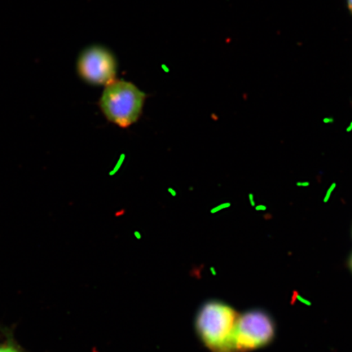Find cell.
<instances>
[{"instance_id": "obj_1", "label": "cell", "mask_w": 352, "mask_h": 352, "mask_svg": "<svg viewBox=\"0 0 352 352\" xmlns=\"http://www.w3.org/2000/svg\"><path fill=\"white\" fill-rule=\"evenodd\" d=\"M239 316L226 303L206 302L196 316L197 336L211 352H234L233 338Z\"/></svg>"}, {"instance_id": "obj_2", "label": "cell", "mask_w": 352, "mask_h": 352, "mask_svg": "<svg viewBox=\"0 0 352 352\" xmlns=\"http://www.w3.org/2000/svg\"><path fill=\"white\" fill-rule=\"evenodd\" d=\"M145 99L146 95L133 83L116 79L105 86L99 104L110 122L126 129L142 116Z\"/></svg>"}, {"instance_id": "obj_3", "label": "cell", "mask_w": 352, "mask_h": 352, "mask_svg": "<svg viewBox=\"0 0 352 352\" xmlns=\"http://www.w3.org/2000/svg\"><path fill=\"white\" fill-rule=\"evenodd\" d=\"M275 336V325L270 316L262 310H252L240 315L237 320L233 349L249 352L270 344Z\"/></svg>"}, {"instance_id": "obj_4", "label": "cell", "mask_w": 352, "mask_h": 352, "mask_svg": "<svg viewBox=\"0 0 352 352\" xmlns=\"http://www.w3.org/2000/svg\"><path fill=\"white\" fill-rule=\"evenodd\" d=\"M77 68L83 80L92 85L107 86L116 78V57L103 47H87L79 56Z\"/></svg>"}, {"instance_id": "obj_5", "label": "cell", "mask_w": 352, "mask_h": 352, "mask_svg": "<svg viewBox=\"0 0 352 352\" xmlns=\"http://www.w3.org/2000/svg\"><path fill=\"white\" fill-rule=\"evenodd\" d=\"M1 338H0V352H26L16 340L14 333L12 329H0Z\"/></svg>"}, {"instance_id": "obj_6", "label": "cell", "mask_w": 352, "mask_h": 352, "mask_svg": "<svg viewBox=\"0 0 352 352\" xmlns=\"http://www.w3.org/2000/svg\"><path fill=\"white\" fill-rule=\"evenodd\" d=\"M347 4H349V10L352 13V0H347Z\"/></svg>"}, {"instance_id": "obj_7", "label": "cell", "mask_w": 352, "mask_h": 352, "mask_svg": "<svg viewBox=\"0 0 352 352\" xmlns=\"http://www.w3.org/2000/svg\"><path fill=\"white\" fill-rule=\"evenodd\" d=\"M349 265L352 270V255H351L350 261H349Z\"/></svg>"}]
</instances>
